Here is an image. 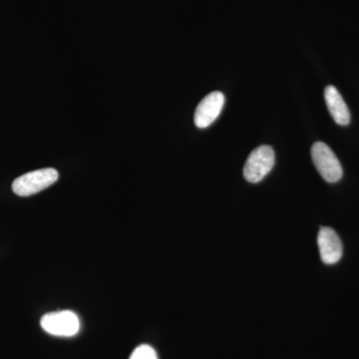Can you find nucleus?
I'll return each instance as SVG.
<instances>
[{
  "label": "nucleus",
  "instance_id": "obj_1",
  "mask_svg": "<svg viewBox=\"0 0 359 359\" xmlns=\"http://www.w3.org/2000/svg\"><path fill=\"white\" fill-rule=\"evenodd\" d=\"M58 180V172L53 168L36 170L14 180L13 190L20 197H28L41 192Z\"/></svg>",
  "mask_w": 359,
  "mask_h": 359
},
{
  "label": "nucleus",
  "instance_id": "obj_6",
  "mask_svg": "<svg viewBox=\"0 0 359 359\" xmlns=\"http://www.w3.org/2000/svg\"><path fill=\"white\" fill-rule=\"evenodd\" d=\"M320 257L327 264H337L341 259L342 244L337 231L332 228H321L318 237Z\"/></svg>",
  "mask_w": 359,
  "mask_h": 359
},
{
  "label": "nucleus",
  "instance_id": "obj_8",
  "mask_svg": "<svg viewBox=\"0 0 359 359\" xmlns=\"http://www.w3.org/2000/svg\"><path fill=\"white\" fill-rule=\"evenodd\" d=\"M129 359H158V358L157 353L152 346H148V344H142L135 348Z\"/></svg>",
  "mask_w": 359,
  "mask_h": 359
},
{
  "label": "nucleus",
  "instance_id": "obj_5",
  "mask_svg": "<svg viewBox=\"0 0 359 359\" xmlns=\"http://www.w3.org/2000/svg\"><path fill=\"white\" fill-rule=\"evenodd\" d=\"M224 104V96L222 92L215 91L205 97L198 105L194 116L196 126L207 128L216 121L221 114Z\"/></svg>",
  "mask_w": 359,
  "mask_h": 359
},
{
  "label": "nucleus",
  "instance_id": "obj_7",
  "mask_svg": "<svg viewBox=\"0 0 359 359\" xmlns=\"http://www.w3.org/2000/svg\"><path fill=\"white\" fill-rule=\"evenodd\" d=\"M325 99L330 115L335 122L341 126H346L351 122V113L339 90L334 86H327L325 90Z\"/></svg>",
  "mask_w": 359,
  "mask_h": 359
},
{
  "label": "nucleus",
  "instance_id": "obj_3",
  "mask_svg": "<svg viewBox=\"0 0 359 359\" xmlns=\"http://www.w3.org/2000/svg\"><path fill=\"white\" fill-rule=\"evenodd\" d=\"M275 165V152L268 145L255 149L244 167V177L250 183H259L273 170Z\"/></svg>",
  "mask_w": 359,
  "mask_h": 359
},
{
  "label": "nucleus",
  "instance_id": "obj_4",
  "mask_svg": "<svg viewBox=\"0 0 359 359\" xmlns=\"http://www.w3.org/2000/svg\"><path fill=\"white\" fill-rule=\"evenodd\" d=\"M40 325L47 334L55 337H74L80 330L76 314L70 311H52L42 316Z\"/></svg>",
  "mask_w": 359,
  "mask_h": 359
},
{
  "label": "nucleus",
  "instance_id": "obj_2",
  "mask_svg": "<svg viewBox=\"0 0 359 359\" xmlns=\"http://www.w3.org/2000/svg\"><path fill=\"white\" fill-rule=\"evenodd\" d=\"M314 166L328 183H337L342 177V167L334 151L323 142H316L311 147Z\"/></svg>",
  "mask_w": 359,
  "mask_h": 359
}]
</instances>
